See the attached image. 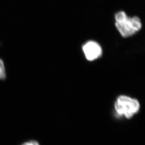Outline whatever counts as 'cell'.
Listing matches in <instances>:
<instances>
[{"instance_id":"cell-5","label":"cell","mask_w":145,"mask_h":145,"mask_svg":"<svg viewBox=\"0 0 145 145\" xmlns=\"http://www.w3.org/2000/svg\"><path fill=\"white\" fill-rule=\"evenodd\" d=\"M21 145H40V144L36 140H30L24 143Z\"/></svg>"},{"instance_id":"cell-4","label":"cell","mask_w":145,"mask_h":145,"mask_svg":"<svg viewBox=\"0 0 145 145\" xmlns=\"http://www.w3.org/2000/svg\"><path fill=\"white\" fill-rule=\"evenodd\" d=\"M5 77L6 71L4 64L3 60L0 59V79H4Z\"/></svg>"},{"instance_id":"cell-2","label":"cell","mask_w":145,"mask_h":145,"mask_svg":"<svg viewBox=\"0 0 145 145\" xmlns=\"http://www.w3.org/2000/svg\"><path fill=\"white\" fill-rule=\"evenodd\" d=\"M114 109L118 116L130 119L138 113L140 104L135 99L125 95H121L117 98L115 102Z\"/></svg>"},{"instance_id":"cell-3","label":"cell","mask_w":145,"mask_h":145,"mask_svg":"<svg viewBox=\"0 0 145 145\" xmlns=\"http://www.w3.org/2000/svg\"><path fill=\"white\" fill-rule=\"evenodd\" d=\"M85 57L89 61H93L101 57L102 49L101 45L95 41L87 42L82 47Z\"/></svg>"},{"instance_id":"cell-1","label":"cell","mask_w":145,"mask_h":145,"mask_svg":"<svg viewBox=\"0 0 145 145\" xmlns=\"http://www.w3.org/2000/svg\"><path fill=\"white\" fill-rule=\"evenodd\" d=\"M114 18L116 27L123 37L134 35L142 28V23L138 17H128L125 11L116 13Z\"/></svg>"}]
</instances>
